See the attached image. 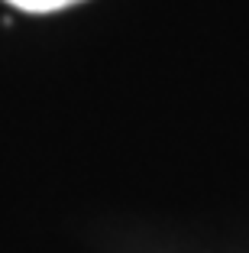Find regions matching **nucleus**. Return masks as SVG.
I'll use <instances>...</instances> for the list:
<instances>
[{
	"label": "nucleus",
	"instance_id": "nucleus-1",
	"mask_svg": "<svg viewBox=\"0 0 249 253\" xmlns=\"http://www.w3.org/2000/svg\"><path fill=\"white\" fill-rule=\"evenodd\" d=\"M10 7L23 10V13H55V10H65V7H74L81 0H7Z\"/></svg>",
	"mask_w": 249,
	"mask_h": 253
}]
</instances>
